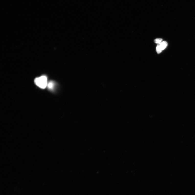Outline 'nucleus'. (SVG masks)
I'll return each mask as SVG.
<instances>
[{"label":"nucleus","mask_w":195,"mask_h":195,"mask_svg":"<svg viewBox=\"0 0 195 195\" xmlns=\"http://www.w3.org/2000/svg\"><path fill=\"white\" fill-rule=\"evenodd\" d=\"M158 44L159 45L162 51L165 49L166 48L167 45V43L165 41H163L160 43Z\"/></svg>","instance_id":"nucleus-2"},{"label":"nucleus","mask_w":195,"mask_h":195,"mask_svg":"<svg viewBox=\"0 0 195 195\" xmlns=\"http://www.w3.org/2000/svg\"><path fill=\"white\" fill-rule=\"evenodd\" d=\"M156 51L157 53L158 54L160 53L162 51L160 46L158 44L157 46L156 47Z\"/></svg>","instance_id":"nucleus-4"},{"label":"nucleus","mask_w":195,"mask_h":195,"mask_svg":"<svg viewBox=\"0 0 195 195\" xmlns=\"http://www.w3.org/2000/svg\"><path fill=\"white\" fill-rule=\"evenodd\" d=\"M54 83L52 81H51L48 84L47 86L49 89H52L54 88Z\"/></svg>","instance_id":"nucleus-3"},{"label":"nucleus","mask_w":195,"mask_h":195,"mask_svg":"<svg viewBox=\"0 0 195 195\" xmlns=\"http://www.w3.org/2000/svg\"><path fill=\"white\" fill-rule=\"evenodd\" d=\"M162 40H163L162 39L157 38L154 40V42H155V43L158 44L161 43L162 41Z\"/></svg>","instance_id":"nucleus-5"},{"label":"nucleus","mask_w":195,"mask_h":195,"mask_svg":"<svg viewBox=\"0 0 195 195\" xmlns=\"http://www.w3.org/2000/svg\"><path fill=\"white\" fill-rule=\"evenodd\" d=\"M35 84L42 89H45L47 86V78L46 76H43L36 78L35 80Z\"/></svg>","instance_id":"nucleus-1"}]
</instances>
